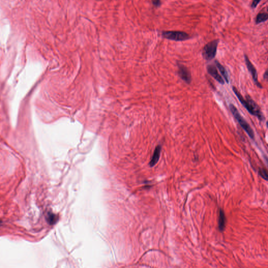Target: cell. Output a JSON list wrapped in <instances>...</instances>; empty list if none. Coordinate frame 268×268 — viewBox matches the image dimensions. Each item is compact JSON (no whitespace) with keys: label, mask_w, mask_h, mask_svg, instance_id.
Returning <instances> with one entry per match:
<instances>
[{"label":"cell","mask_w":268,"mask_h":268,"mask_svg":"<svg viewBox=\"0 0 268 268\" xmlns=\"http://www.w3.org/2000/svg\"><path fill=\"white\" fill-rule=\"evenodd\" d=\"M233 90L239 101L240 102L241 104L251 115L257 117L260 122H264L265 121L266 118L261 111L260 107L249 95H247L245 98H244L235 87H233Z\"/></svg>","instance_id":"6da1fadb"},{"label":"cell","mask_w":268,"mask_h":268,"mask_svg":"<svg viewBox=\"0 0 268 268\" xmlns=\"http://www.w3.org/2000/svg\"><path fill=\"white\" fill-rule=\"evenodd\" d=\"M229 109L231 110L232 114L233 115L234 117L236 118L237 122H238L241 128L246 132V133L249 136L251 139L255 140V133L253 132V129L251 127L250 125L249 124L245 119H244L243 117L239 113L238 110L236 108V106L233 104H231L229 105Z\"/></svg>","instance_id":"7a4b0ae2"},{"label":"cell","mask_w":268,"mask_h":268,"mask_svg":"<svg viewBox=\"0 0 268 268\" xmlns=\"http://www.w3.org/2000/svg\"><path fill=\"white\" fill-rule=\"evenodd\" d=\"M219 43V39H215L205 45L202 52L204 59L210 61L215 57Z\"/></svg>","instance_id":"3957f363"},{"label":"cell","mask_w":268,"mask_h":268,"mask_svg":"<svg viewBox=\"0 0 268 268\" xmlns=\"http://www.w3.org/2000/svg\"><path fill=\"white\" fill-rule=\"evenodd\" d=\"M162 36L167 39L176 42L185 41L190 38V36L186 32L176 30L164 31L162 32Z\"/></svg>","instance_id":"277c9868"},{"label":"cell","mask_w":268,"mask_h":268,"mask_svg":"<svg viewBox=\"0 0 268 268\" xmlns=\"http://www.w3.org/2000/svg\"><path fill=\"white\" fill-rule=\"evenodd\" d=\"M178 74L179 77L187 84H190L192 81V75L189 69L183 65H178Z\"/></svg>","instance_id":"5b68a950"},{"label":"cell","mask_w":268,"mask_h":268,"mask_svg":"<svg viewBox=\"0 0 268 268\" xmlns=\"http://www.w3.org/2000/svg\"><path fill=\"white\" fill-rule=\"evenodd\" d=\"M245 60L246 66L248 68L249 72L250 73L251 75H252V79L255 85L259 88H262V85L259 82L258 80V74H257V70L255 68V66H253V64L250 62L247 55H245Z\"/></svg>","instance_id":"8992f818"},{"label":"cell","mask_w":268,"mask_h":268,"mask_svg":"<svg viewBox=\"0 0 268 268\" xmlns=\"http://www.w3.org/2000/svg\"><path fill=\"white\" fill-rule=\"evenodd\" d=\"M207 71L209 75L216 80L219 83L224 85L225 84V81L222 77L219 75L218 70L217 69L216 66L214 65H209L207 67Z\"/></svg>","instance_id":"52a82bcc"},{"label":"cell","mask_w":268,"mask_h":268,"mask_svg":"<svg viewBox=\"0 0 268 268\" xmlns=\"http://www.w3.org/2000/svg\"><path fill=\"white\" fill-rule=\"evenodd\" d=\"M162 151V146L160 145H158L154 149V151L153 154V156L152 157V159L149 162V165L151 167L154 166L157 162L159 161L160 154Z\"/></svg>","instance_id":"ba28073f"},{"label":"cell","mask_w":268,"mask_h":268,"mask_svg":"<svg viewBox=\"0 0 268 268\" xmlns=\"http://www.w3.org/2000/svg\"><path fill=\"white\" fill-rule=\"evenodd\" d=\"M226 219L225 213L222 209H219V229L220 231H224L226 226Z\"/></svg>","instance_id":"9c48e42d"},{"label":"cell","mask_w":268,"mask_h":268,"mask_svg":"<svg viewBox=\"0 0 268 268\" xmlns=\"http://www.w3.org/2000/svg\"><path fill=\"white\" fill-rule=\"evenodd\" d=\"M215 63L216 67H217V68L219 69V71L221 72V74L222 75V76H223L224 78V79L225 80L226 83H229V74L227 72L225 67H224L223 65H221L219 61H217V60L215 61Z\"/></svg>","instance_id":"30bf717a"},{"label":"cell","mask_w":268,"mask_h":268,"mask_svg":"<svg viewBox=\"0 0 268 268\" xmlns=\"http://www.w3.org/2000/svg\"><path fill=\"white\" fill-rule=\"evenodd\" d=\"M268 15L267 13H260L257 16L256 19V23L257 24H260L261 23L266 22L268 20Z\"/></svg>","instance_id":"8fae6325"},{"label":"cell","mask_w":268,"mask_h":268,"mask_svg":"<svg viewBox=\"0 0 268 268\" xmlns=\"http://www.w3.org/2000/svg\"><path fill=\"white\" fill-rule=\"evenodd\" d=\"M58 219V217L56 215H55V214L52 213H48L47 220L48 223L50 225L55 224L57 221Z\"/></svg>","instance_id":"7c38bea8"},{"label":"cell","mask_w":268,"mask_h":268,"mask_svg":"<svg viewBox=\"0 0 268 268\" xmlns=\"http://www.w3.org/2000/svg\"><path fill=\"white\" fill-rule=\"evenodd\" d=\"M259 174L260 176L263 179L266 180V181L268 180V172L267 170L265 169H260L259 170Z\"/></svg>","instance_id":"4fadbf2b"},{"label":"cell","mask_w":268,"mask_h":268,"mask_svg":"<svg viewBox=\"0 0 268 268\" xmlns=\"http://www.w3.org/2000/svg\"><path fill=\"white\" fill-rule=\"evenodd\" d=\"M152 2L153 5L156 8H158L159 6H160V5L162 4V2L160 0H152Z\"/></svg>","instance_id":"5bb4252c"},{"label":"cell","mask_w":268,"mask_h":268,"mask_svg":"<svg viewBox=\"0 0 268 268\" xmlns=\"http://www.w3.org/2000/svg\"><path fill=\"white\" fill-rule=\"evenodd\" d=\"M261 0H253L252 1V3L251 4V8H255L257 6V5H258L259 3H260Z\"/></svg>","instance_id":"9a60e30c"}]
</instances>
